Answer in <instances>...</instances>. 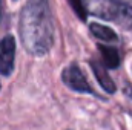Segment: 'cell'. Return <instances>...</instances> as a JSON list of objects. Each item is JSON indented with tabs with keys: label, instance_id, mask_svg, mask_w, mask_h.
Listing matches in <instances>:
<instances>
[{
	"label": "cell",
	"instance_id": "cell-1",
	"mask_svg": "<svg viewBox=\"0 0 132 130\" xmlns=\"http://www.w3.org/2000/svg\"><path fill=\"white\" fill-rule=\"evenodd\" d=\"M20 38L32 55H45L54 43V25L46 0H31L20 15Z\"/></svg>",
	"mask_w": 132,
	"mask_h": 130
},
{
	"label": "cell",
	"instance_id": "cell-2",
	"mask_svg": "<svg viewBox=\"0 0 132 130\" xmlns=\"http://www.w3.org/2000/svg\"><path fill=\"white\" fill-rule=\"evenodd\" d=\"M86 9L100 18L109 20L132 31V6L121 0H85Z\"/></svg>",
	"mask_w": 132,
	"mask_h": 130
},
{
	"label": "cell",
	"instance_id": "cell-3",
	"mask_svg": "<svg viewBox=\"0 0 132 130\" xmlns=\"http://www.w3.org/2000/svg\"><path fill=\"white\" fill-rule=\"evenodd\" d=\"M62 80L66 86L75 92H80V94H95L94 89L91 87V84L88 83L86 77L83 75L81 69L77 64H71L68 66L65 70L62 72Z\"/></svg>",
	"mask_w": 132,
	"mask_h": 130
},
{
	"label": "cell",
	"instance_id": "cell-4",
	"mask_svg": "<svg viewBox=\"0 0 132 130\" xmlns=\"http://www.w3.org/2000/svg\"><path fill=\"white\" fill-rule=\"evenodd\" d=\"M15 58V40L12 35H6L0 40V73L8 77L14 70Z\"/></svg>",
	"mask_w": 132,
	"mask_h": 130
},
{
	"label": "cell",
	"instance_id": "cell-5",
	"mask_svg": "<svg viewBox=\"0 0 132 130\" xmlns=\"http://www.w3.org/2000/svg\"><path fill=\"white\" fill-rule=\"evenodd\" d=\"M91 67H92V70H94V75H95V78L98 80L100 86L108 92V94H114L115 92V83L111 80V77L108 75V72H106V66L103 64V63H98V61H91Z\"/></svg>",
	"mask_w": 132,
	"mask_h": 130
},
{
	"label": "cell",
	"instance_id": "cell-6",
	"mask_svg": "<svg viewBox=\"0 0 132 130\" xmlns=\"http://www.w3.org/2000/svg\"><path fill=\"white\" fill-rule=\"evenodd\" d=\"M98 51L101 54V57H103V64L106 67H111V69L118 67V64H120V55H118L115 48L98 44Z\"/></svg>",
	"mask_w": 132,
	"mask_h": 130
},
{
	"label": "cell",
	"instance_id": "cell-7",
	"mask_svg": "<svg viewBox=\"0 0 132 130\" xmlns=\"http://www.w3.org/2000/svg\"><path fill=\"white\" fill-rule=\"evenodd\" d=\"M91 32H92L94 37H97L98 40H103V41H117V34L108 26L92 23L91 25Z\"/></svg>",
	"mask_w": 132,
	"mask_h": 130
},
{
	"label": "cell",
	"instance_id": "cell-8",
	"mask_svg": "<svg viewBox=\"0 0 132 130\" xmlns=\"http://www.w3.org/2000/svg\"><path fill=\"white\" fill-rule=\"evenodd\" d=\"M69 3H71L72 9L75 11V14H77L81 20H85V18H86V5H83L81 0H69Z\"/></svg>",
	"mask_w": 132,
	"mask_h": 130
},
{
	"label": "cell",
	"instance_id": "cell-9",
	"mask_svg": "<svg viewBox=\"0 0 132 130\" xmlns=\"http://www.w3.org/2000/svg\"><path fill=\"white\" fill-rule=\"evenodd\" d=\"M2 12H3V8H2V0H0V18H2Z\"/></svg>",
	"mask_w": 132,
	"mask_h": 130
},
{
	"label": "cell",
	"instance_id": "cell-10",
	"mask_svg": "<svg viewBox=\"0 0 132 130\" xmlns=\"http://www.w3.org/2000/svg\"><path fill=\"white\" fill-rule=\"evenodd\" d=\"M125 2H129V3H132V0H125Z\"/></svg>",
	"mask_w": 132,
	"mask_h": 130
}]
</instances>
